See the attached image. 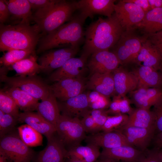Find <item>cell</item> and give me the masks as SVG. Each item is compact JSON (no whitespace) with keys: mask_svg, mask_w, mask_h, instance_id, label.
I'll return each mask as SVG.
<instances>
[{"mask_svg":"<svg viewBox=\"0 0 162 162\" xmlns=\"http://www.w3.org/2000/svg\"><path fill=\"white\" fill-rule=\"evenodd\" d=\"M124 1L133 3L140 7L146 14L152 10L148 0H123Z\"/></svg>","mask_w":162,"mask_h":162,"instance_id":"47","label":"cell"},{"mask_svg":"<svg viewBox=\"0 0 162 162\" xmlns=\"http://www.w3.org/2000/svg\"><path fill=\"white\" fill-rule=\"evenodd\" d=\"M56 133L67 151L81 145L86 135L81 120L61 114L56 124Z\"/></svg>","mask_w":162,"mask_h":162,"instance_id":"6","label":"cell"},{"mask_svg":"<svg viewBox=\"0 0 162 162\" xmlns=\"http://www.w3.org/2000/svg\"><path fill=\"white\" fill-rule=\"evenodd\" d=\"M90 56L87 63L89 77L95 74L112 73L120 64L115 54L109 50L97 52Z\"/></svg>","mask_w":162,"mask_h":162,"instance_id":"11","label":"cell"},{"mask_svg":"<svg viewBox=\"0 0 162 162\" xmlns=\"http://www.w3.org/2000/svg\"><path fill=\"white\" fill-rule=\"evenodd\" d=\"M47 140V146L38 154L35 162H64L68 151L56 132Z\"/></svg>","mask_w":162,"mask_h":162,"instance_id":"17","label":"cell"},{"mask_svg":"<svg viewBox=\"0 0 162 162\" xmlns=\"http://www.w3.org/2000/svg\"><path fill=\"white\" fill-rule=\"evenodd\" d=\"M158 71L144 66L134 69L132 71L138 79L137 88H162V74Z\"/></svg>","mask_w":162,"mask_h":162,"instance_id":"26","label":"cell"},{"mask_svg":"<svg viewBox=\"0 0 162 162\" xmlns=\"http://www.w3.org/2000/svg\"><path fill=\"white\" fill-rule=\"evenodd\" d=\"M145 36L162 31V8L152 9L145 14L142 20L137 25Z\"/></svg>","mask_w":162,"mask_h":162,"instance_id":"29","label":"cell"},{"mask_svg":"<svg viewBox=\"0 0 162 162\" xmlns=\"http://www.w3.org/2000/svg\"><path fill=\"white\" fill-rule=\"evenodd\" d=\"M14 132L0 137V155L8 162H31L34 152L23 142L18 132Z\"/></svg>","mask_w":162,"mask_h":162,"instance_id":"5","label":"cell"},{"mask_svg":"<svg viewBox=\"0 0 162 162\" xmlns=\"http://www.w3.org/2000/svg\"><path fill=\"white\" fill-rule=\"evenodd\" d=\"M40 33L36 24L0 23V51L17 50L35 52Z\"/></svg>","mask_w":162,"mask_h":162,"instance_id":"3","label":"cell"},{"mask_svg":"<svg viewBox=\"0 0 162 162\" xmlns=\"http://www.w3.org/2000/svg\"><path fill=\"white\" fill-rule=\"evenodd\" d=\"M87 94L89 107L91 110H107L111 102L109 97L95 91H89Z\"/></svg>","mask_w":162,"mask_h":162,"instance_id":"37","label":"cell"},{"mask_svg":"<svg viewBox=\"0 0 162 162\" xmlns=\"http://www.w3.org/2000/svg\"><path fill=\"white\" fill-rule=\"evenodd\" d=\"M135 63L139 66H147L158 70L162 66V59L159 53L150 42L145 37L141 48Z\"/></svg>","mask_w":162,"mask_h":162,"instance_id":"22","label":"cell"},{"mask_svg":"<svg viewBox=\"0 0 162 162\" xmlns=\"http://www.w3.org/2000/svg\"><path fill=\"white\" fill-rule=\"evenodd\" d=\"M112 73L115 92L117 94L126 95L137 88L138 79L132 71L119 66Z\"/></svg>","mask_w":162,"mask_h":162,"instance_id":"21","label":"cell"},{"mask_svg":"<svg viewBox=\"0 0 162 162\" xmlns=\"http://www.w3.org/2000/svg\"><path fill=\"white\" fill-rule=\"evenodd\" d=\"M154 106L155 132L158 133L162 132V100Z\"/></svg>","mask_w":162,"mask_h":162,"instance_id":"42","label":"cell"},{"mask_svg":"<svg viewBox=\"0 0 162 162\" xmlns=\"http://www.w3.org/2000/svg\"><path fill=\"white\" fill-rule=\"evenodd\" d=\"M126 126L144 128H155L154 113L149 109L137 108L128 115Z\"/></svg>","mask_w":162,"mask_h":162,"instance_id":"31","label":"cell"},{"mask_svg":"<svg viewBox=\"0 0 162 162\" xmlns=\"http://www.w3.org/2000/svg\"><path fill=\"white\" fill-rule=\"evenodd\" d=\"M160 70L161 71V73L162 74V67H161V69H160Z\"/></svg>","mask_w":162,"mask_h":162,"instance_id":"54","label":"cell"},{"mask_svg":"<svg viewBox=\"0 0 162 162\" xmlns=\"http://www.w3.org/2000/svg\"><path fill=\"white\" fill-rule=\"evenodd\" d=\"M139 162H162L158 154V148L147 150L145 156Z\"/></svg>","mask_w":162,"mask_h":162,"instance_id":"45","label":"cell"},{"mask_svg":"<svg viewBox=\"0 0 162 162\" xmlns=\"http://www.w3.org/2000/svg\"><path fill=\"white\" fill-rule=\"evenodd\" d=\"M134 29L124 31L118 41L112 47V52L122 65L135 63L141 48L143 38H141L136 34Z\"/></svg>","mask_w":162,"mask_h":162,"instance_id":"8","label":"cell"},{"mask_svg":"<svg viewBox=\"0 0 162 162\" xmlns=\"http://www.w3.org/2000/svg\"><path fill=\"white\" fill-rule=\"evenodd\" d=\"M18 121L28 125L45 136L47 139L50 138L56 133L55 126L46 121L37 112L27 111L20 113Z\"/></svg>","mask_w":162,"mask_h":162,"instance_id":"23","label":"cell"},{"mask_svg":"<svg viewBox=\"0 0 162 162\" xmlns=\"http://www.w3.org/2000/svg\"><path fill=\"white\" fill-rule=\"evenodd\" d=\"M0 162H8V161L4 157L0 155Z\"/></svg>","mask_w":162,"mask_h":162,"instance_id":"53","label":"cell"},{"mask_svg":"<svg viewBox=\"0 0 162 162\" xmlns=\"http://www.w3.org/2000/svg\"><path fill=\"white\" fill-rule=\"evenodd\" d=\"M106 110L97 109L89 110L90 114L95 122L98 133L101 130L102 128L109 116Z\"/></svg>","mask_w":162,"mask_h":162,"instance_id":"40","label":"cell"},{"mask_svg":"<svg viewBox=\"0 0 162 162\" xmlns=\"http://www.w3.org/2000/svg\"><path fill=\"white\" fill-rule=\"evenodd\" d=\"M32 10L35 11L44 8L56 2L58 0H28Z\"/></svg>","mask_w":162,"mask_h":162,"instance_id":"44","label":"cell"},{"mask_svg":"<svg viewBox=\"0 0 162 162\" xmlns=\"http://www.w3.org/2000/svg\"><path fill=\"white\" fill-rule=\"evenodd\" d=\"M114 0H81L77 2V10L80 14L87 19L92 18L95 14L109 17L114 12Z\"/></svg>","mask_w":162,"mask_h":162,"instance_id":"15","label":"cell"},{"mask_svg":"<svg viewBox=\"0 0 162 162\" xmlns=\"http://www.w3.org/2000/svg\"><path fill=\"white\" fill-rule=\"evenodd\" d=\"M17 122L12 116L0 110V137L13 131Z\"/></svg>","mask_w":162,"mask_h":162,"instance_id":"39","label":"cell"},{"mask_svg":"<svg viewBox=\"0 0 162 162\" xmlns=\"http://www.w3.org/2000/svg\"><path fill=\"white\" fill-rule=\"evenodd\" d=\"M58 104L62 114L71 117H82L90 110L86 93L58 101Z\"/></svg>","mask_w":162,"mask_h":162,"instance_id":"20","label":"cell"},{"mask_svg":"<svg viewBox=\"0 0 162 162\" xmlns=\"http://www.w3.org/2000/svg\"><path fill=\"white\" fill-rule=\"evenodd\" d=\"M152 9L157 8H162V0H148Z\"/></svg>","mask_w":162,"mask_h":162,"instance_id":"49","label":"cell"},{"mask_svg":"<svg viewBox=\"0 0 162 162\" xmlns=\"http://www.w3.org/2000/svg\"><path fill=\"white\" fill-rule=\"evenodd\" d=\"M64 162H85L77 160L72 159L70 158H66L65 159Z\"/></svg>","mask_w":162,"mask_h":162,"instance_id":"51","label":"cell"},{"mask_svg":"<svg viewBox=\"0 0 162 162\" xmlns=\"http://www.w3.org/2000/svg\"><path fill=\"white\" fill-rule=\"evenodd\" d=\"M77 10V1L58 0L53 4L35 11L32 20L44 36L70 20Z\"/></svg>","mask_w":162,"mask_h":162,"instance_id":"4","label":"cell"},{"mask_svg":"<svg viewBox=\"0 0 162 162\" xmlns=\"http://www.w3.org/2000/svg\"><path fill=\"white\" fill-rule=\"evenodd\" d=\"M95 162H119L117 161L109 159L100 158Z\"/></svg>","mask_w":162,"mask_h":162,"instance_id":"50","label":"cell"},{"mask_svg":"<svg viewBox=\"0 0 162 162\" xmlns=\"http://www.w3.org/2000/svg\"><path fill=\"white\" fill-rule=\"evenodd\" d=\"M130 99L126 95H114L109 108L106 110L109 115L130 114L134 109L132 108Z\"/></svg>","mask_w":162,"mask_h":162,"instance_id":"34","label":"cell"},{"mask_svg":"<svg viewBox=\"0 0 162 162\" xmlns=\"http://www.w3.org/2000/svg\"><path fill=\"white\" fill-rule=\"evenodd\" d=\"M86 85L82 77L62 80L55 82L50 87L56 99L64 101L83 93Z\"/></svg>","mask_w":162,"mask_h":162,"instance_id":"12","label":"cell"},{"mask_svg":"<svg viewBox=\"0 0 162 162\" xmlns=\"http://www.w3.org/2000/svg\"><path fill=\"white\" fill-rule=\"evenodd\" d=\"M3 89L12 98L19 109L23 112L36 110L39 103L38 100L18 88L8 86Z\"/></svg>","mask_w":162,"mask_h":162,"instance_id":"28","label":"cell"},{"mask_svg":"<svg viewBox=\"0 0 162 162\" xmlns=\"http://www.w3.org/2000/svg\"><path fill=\"white\" fill-rule=\"evenodd\" d=\"M4 1L8 6L11 19L17 22L18 24H30L33 15L28 0Z\"/></svg>","mask_w":162,"mask_h":162,"instance_id":"25","label":"cell"},{"mask_svg":"<svg viewBox=\"0 0 162 162\" xmlns=\"http://www.w3.org/2000/svg\"><path fill=\"white\" fill-rule=\"evenodd\" d=\"M86 19L80 13L52 32L43 36L39 41L37 52L40 53L63 47L79 48L85 40L83 26Z\"/></svg>","mask_w":162,"mask_h":162,"instance_id":"2","label":"cell"},{"mask_svg":"<svg viewBox=\"0 0 162 162\" xmlns=\"http://www.w3.org/2000/svg\"><path fill=\"white\" fill-rule=\"evenodd\" d=\"M36 110L44 119L56 128L61 114L56 98L51 91L46 98L39 103Z\"/></svg>","mask_w":162,"mask_h":162,"instance_id":"27","label":"cell"},{"mask_svg":"<svg viewBox=\"0 0 162 162\" xmlns=\"http://www.w3.org/2000/svg\"><path fill=\"white\" fill-rule=\"evenodd\" d=\"M117 131L122 133L134 147L145 152L153 139L155 129V128H144L125 126Z\"/></svg>","mask_w":162,"mask_h":162,"instance_id":"14","label":"cell"},{"mask_svg":"<svg viewBox=\"0 0 162 162\" xmlns=\"http://www.w3.org/2000/svg\"><path fill=\"white\" fill-rule=\"evenodd\" d=\"M153 139L156 148L162 149V132L158 133Z\"/></svg>","mask_w":162,"mask_h":162,"instance_id":"48","label":"cell"},{"mask_svg":"<svg viewBox=\"0 0 162 162\" xmlns=\"http://www.w3.org/2000/svg\"><path fill=\"white\" fill-rule=\"evenodd\" d=\"M19 109L12 98L3 89H1L0 110L11 115L18 120L20 114Z\"/></svg>","mask_w":162,"mask_h":162,"instance_id":"36","label":"cell"},{"mask_svg":"<svg viewBox=\"0 0 162 162\" xmlns=\"http://www.w3.org/2000/svg\"><path fill=\"white\" fill-rule=\"evenodd\" d=\"M85 141L87 144L94 145L103 149H110L123 146H133L124 136L118 131H102L90 134L86 136Z\"/></svg>","mask_w":162,"mask_h":162,"instance_id":"16","label":"cell"},{"mask_svg":"<svg viewBox=\"0 0 162 162\" xmlns=\"http://www.w3.org/2000/svg\"><path fill=\"white\" fill-rule=\"evenodd\" d=\"M34 52L17 50L8 51L0 58V66L8 68L14 64L35 53Z\"/></svg>","mask_w":162,"mask_h":162,"instance_id":"35","label":"cell"},{"mask_svg":"<svg viewBox=\"0 0 162 162\" xmlns=\"http://www.w3.org/2000/svg\"><path fill=\"white\" fill-rule=\"evenodd\" d=\"M20 139L29 147L40 146L42 144V134L28 125L25 124L17 128Z\"/></svg>","mask_w":162,"mask_h":162,"instance_id":"33","label":"cell"},{"mask_svg":"<svg viewBox=\"0 0 162 162\" xmlns=\"http://www.w3.org/2000/svg\"><path fill=\"white\" fill-rule=\"evenodd\" d=\"M146 151L142 152L133 146H123L103 149L99 158L112 159L119 162H139L145 156Z\"/></svg>","mask_w":162,"mask_h":162,"instance_id":"18","label":"cell"},{"mask_svg":"<svg viewBox=\"0 0 162 162\" xmlns=\"http://www.w3.org/2000/svg\"><path fill=\"white\" fill-rule=\"evenodd\" d=\"M123 31L115 13L105 19L99 17L85 32L81 55L88 58L97 52L109 50L116 44Z\"/></svg>","mask_w":162,"mask_h":162,"instance_id":"1","label":"cell"},{"mask_svg":"<svg viewBox=\"0 0 162 162\" xmlns=\"http://www.w3.org/2000/svg\"><path fill=\"white\" fill-rule=\"evenodd\" d=\"M0 78L8 86L18 88L38 100L45 98L51 92L50 86L36 75L10 77L0 75Z\"/></svg>","mask_w":162,"mask_h":162,"instance_id":"7","label":"cell"},{"mask_svg":"<svg viewBox=\"0 0 162 162\" xmlns=\"http://www.w3.org/2000/svg\"><path fill=\"white\" fill-rule=\"evenodd\" d=\"M158 154L160 158L162 161V150H159L158 148Z\"/></svg>","mask_w":162,"mask_h":162,"instance_id":"52","label":"cell"},{"mask_svg":"<svg viewBox=\"0 0 162 162\" xmlns=\"http://www.w3.org/2000/svg\"><path fill=\"white\" fill-rule=\"evenodd\" d=\"M8 69L14 70L17 76H35L41 70V66L37 62L35 53L14 64Z\"/></svg>","mask_w":162,"mask_h":162,"instance_id":"32","label":"cell"},{"mask_svg":"<svg viewBox=\"0 0 162 162\" xmlns=\"http://www.w3.org/2000/svg\"><path fill=\"white\" fill-rule=\"evenodd\" d=\"M79 48L64 47L58 50H50L45 52L38 58L41 71L51 73L60 68L68 60L74 57L78 52Z\"/></svg>","mask_w":162,"mask_h":162,"instance_id":"10","label":"cell"},{"mask_svg":"<svg viewBox=\"0 0 162 162\" xmlns=\"http://www.w3.org/2000/svg\"><path fill=\"white\" fill-rule=\"evenodd\" d=\"M114 12L124 31L135 28L143 19L145 14L135 4L120 0L115 4Z\"/></svg>","mask_w":162,"mask_h":162,"instance_id":"9","label":"cell"},{"mask_svg":"<svg viewBox=\"0 0 162 162\" xmlns=\"http://www.w3.org/2000/svg\"><path fill=\"white\" fill-rule=\"evenodd\" d=\"M87 58L81 55L79 57L69 59L60 68L50 74L49 80L55 82L67 78L82 77L87 67Z\"/></svg>","mask_w":162,"mask_h":162,"instance_id":"13","label":"cell"},{"mask_svg":"<svg viewBox=\"0 0 162 162\" xmlns=\"http://www.w3.org/2000/svg\"><path fill=\"white\" fill-rule=\"evenodd\" d=\"M130 94L131 103L138 108L149 109L162 100V88H137Z\"/></svg>","mask_w":162,"mask_h":162,"instance_id":"19","label":"cell"},{"mask_svg":"<svg viewBox=\"0 0 162 162\" xmlns=\"http://www.w3.org/2000/svg\"><path fill=\"white\" fill-rule=\"evenodd\" d=\"M10 14L8 6L4 0H0V22L4 24L8 19Z\"/></svg>","mask_w":162,"mask_h":162,"instance_id":"46","label":"cell"},{"mask_svg":"<svg viewBox=\"0 0 162 162\" xmlns=\"http://www.w3.org/2000/svg\"><path fill=\"white\" fill-rule=\"evenodd\" d=\"M89 110L80 119L81 123L86 133L91 134L97 133L98 132L95 122L90 114Z\"/></svg>","mask_w":162,"mask_h":162,"instance_id":"41","label":"cell"},{"mask_svg":"<svg viewBox=\"0 0 162 162\" xmlns=\"http://www.w3.org/2000/svg\"><path fill=\"white\" fill-rule=\"evenodd\" d=\"M128 118V115L126 114L109 116L101 131L106 132L118 131L126 126Z\"/></svg>","mask_w":162,"mask_h":162,"instance_id":"38","label":"cell"},{"mask_svg":"<svg viewBox=\"0 0 162 162\" xmlns=\"http://www.w3.org/2000/svg\"><path fill=\"white\" fill-rule=\"evenodd\" d=\"M86 88L110 97L115 92L112 73L95 74L89 77Z\"/></svg>","mask_w":162,"mask_h":162,"instance_id":"24","label":"cell"},{"mask_svg":"<svg viewBox=\"0 0 162 162\" xmlns=\"http://www.w3.org/2000/svg\"><path fill=\"white\" fill-rule=\"evenodd\" d=\"M144 37L156 48L162 59V31Z\"/></svg>","mask_w":162,"mask_h":162,"instance_id":"43","label":"cell"},{"mask_svg":"<svg viewBox=\"0 0 162 162\" xmlns=\"http://www.w3.org/2000/svg\"><path fill=\"white\" fill-rule=\"evenodd\" d=\"M99 148V147L91 144L80 145L68 150L66 158L85 162H95L100 155Z\"/></svg>","mask_w":162,"mask_h":162,"instance_id":"30","label":"cell"}]
</instances>
